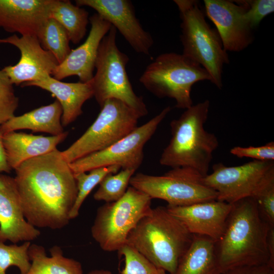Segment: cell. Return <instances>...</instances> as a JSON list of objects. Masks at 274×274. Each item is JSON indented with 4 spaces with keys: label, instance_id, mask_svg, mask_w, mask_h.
Instances as JSON below:
<instances>
[{
    "label": "cell",
    "instance_id": "9c48e42d",
    "mask_svg": "<svg viewBox=\"0 0 274 274\" xmlns=\"http://www.w3.org/2000/svg\"><path fill=\"white\" fill-rule=\"evenodd\" d=\"M140 117L130 107L116 99L107 100L96 119L68 148L61 152L70 163L104 150L124 138L138 126Z\"/></svg>",
    "mask_w": 274,
    "mask_h": 274
},
{
    "label": "cell",
    "instance_id": "603a6c76",
    "mask_svg": "<svg viewBox=\"0 0 274 274\" xmlns=\"http://www.w3.org/2000/svg\"><path fill=\"white\" fill-rule=\"evenodd\" d=\"M216 243L207 236L193 235L191 243L180 258L174 274H222Z\"/></svg>",
    "mask_w": 274,
    "mask_h": 274
},
{
    "label": "cell",
    "instance_id": "7a4b0ae2",
    "mask_svg": "<svg viewBox=\"0 0 274 274\" xmlns=\"http://www.w3.org/2000/svg\"><path fill=\"white\" fill-rule=\"evenodd\" d=\"M270 227L261 216L253 198L233 203L223 235L216 243L221 273L237 267L268 265Z\"/></svg>",
    "mask_w": 274,
    "mask_h": 274
},
{
    "label": "cell",
    "instance_id": "4fadbf2b",
    "mask_svg": "<svg viewBox=\"0 0 274 274\" xmlns=\"http://www.w3.org/2000/svg\"><path fill=\"white\" fill-rule=\"evenodd\" d=\"M0 43L11 44L21 53L17 63L2 69L13 85H22L52 76L59 64L53 54L41 46L36 36L20 37L14 35L0 39Z\"/></svg>",
    "mask_w": 274,
    "mask_h": 274
},
{
    "label": "cell",
    "instance_id": "e575fe53",
    "mask_svg": "<svg viewBox=\"0 0 274 274\" xmlns=\"http://www.w3.org/2000/svg\"><path fill=\"white\" fill-rule=\"evenodd\" d=\"M222 274H274V268L268 265L244 266L230 269Z\"/></svg>",
    "mask_w": 274,
    "mask_h": 274
},
{
    "label": "cell",
    "instance_id": "8d00e7d4",
    "mask_svg": "<svg viewBox=\"0 0 274 274\" xmlns=\"http://www.w3.org/2000/svg\"><path fill=\"white\" fill-rule=\"evenodd\" d=\"M267 248L269 254L268 265L274 268V226H271L267 236Z\"/></svg>",
    "mask_w": 274,
    "mask_h": 274
},
{
    "label": "cell",
    "instance_id": "6da1fadb",
    "mask_svg": "<svg viewBox=\"0 0 274 274\" xmlns=\"http://www.w3.org/2000/svg\"><path fill=\"white\" fill-rule=\"evenodd\" d=\"M14 178L24 216L34 227L66 226L76 200L77 182L69 163L56 149L22 163Z\"/></svg>",
    "mask_w": 274,
    "mask_h": 274
},
{
    "label": "cell",
    "instance_id": "52a82bcc",
    "mask_svg": "<svg viewBox=\"0 0 274 274\" xmlns=\"http://www.w3.org/2000/svg\"><path fill=\"white\" fill-rule=\"evenodd\" d=\"M116 33V29L111 26L99 46L96 73L92 79L93 96L100 107L110 99L121 100L141 118L147 115L148 111L143 97L136 95L132 88L126 70L129 59L119 49Z\"/></svg>",
    "mask_w": 274,
    "mask_h": 274
},
{
    "label": "cell",
    "instance_id": "3957f363",
    "mask_svg": "<svg viewBox=\"0 0 274 274\" xmlns=\"http://www.w3.org/2000/svg\"><path fill=\"white\" fill-rule=\"evenodd\" d=\"M210 101L193 105L170 123L172 137L159 159L161 165L193 170L203 177L208 174L213 153L219 146L216 135L204 129Z\"/></svg>",
    "mask_w": 274,
    "mask_h": 274
},
{
    "label": "cell",
    "instance_id": "1f68e13d",
    "mask_svg": "<svg viewBox=\"0 0 274 274\" xmlns=\"http://www.w3.org/2000/svg\"><path fill=\"white\" fill-rule=\"evenodd\" d=\"M236 4L245 9L246 17L254 29L268 15L274 12L273 0H236Z\"/></svg>",
    "mask_w": 274,
    "mask_h": 274
},
{
    "label": "cell",
    "instance_id": "484cf974",
    "mask_svg": "<svg viewBox=\"0 0 274 274\" xmlns=\"http://www.w3.org/2000/svg\"><path fill=\"white\" fill-rule=\"evenodd\" d=\"M37 37L41 46L53 54L58 64L65 59L72 50L66 30L53 18H48L46 20Z\"/></svg>",
    "mask_w": 274,
    "mask_h": 274
},
{
    "label": "cell",
    "instance_id": "d6986e66",
    "mask_svg": "<svg viewBox=\"0 0 274 274\" xmlns=\"http://www.w3.org/2000/svg\"><path fill=\"white\" fill-rule=\"evenodd\" d=\"M52 0H0V27L24 36H37L49 18Z\"/></svg>",
    "mask_w": 274,
    "mask_h": 274
},
{
    "label": "cell",
    "instance_id": "2e32d148",
    "mask_svg": "<svg viewBox=\"0 0 274 274\" xmlns=\"http://www.w3.org/2000/svg\"><path fill=\"white\" fill-rule=\"evenodd\" d=\"M232 204L216 200L186 206L166 207L192 235L206 236L218 242L224 232Z\"/></svg>",
    "mask_w": 274,
    "mask_h": 274
},
{
    "label": "cell",
    "instance_id": "8fae6325",
    "mask_svg": "<svg viewBox=\"0 0 274 274\" xmlns=\"http://www.w3.org/2000/svg\"><path fill=\"white\" fill-rule=\"evenodd\" d=\"M213 172L201 179L202 183L215 191L217 200L230 204L254 197L274 180V161L253 160L234 166L214 164Z\"/></svg>",
    "mask_w": 274,
    "mask_h": 274
},
{
    "label": "cell",
    "instance_id": "7402d4cb",
    "mask_svg": "<svg viewBox=\"0 0 274 274\" xmlns=\"http://www.w3.org/2000/svg\"><path fill=\"white\" fill-rule=\"evenodd\" d=\"M62 114L61 106L56 99L48 105L13 116L0 126V131L3 134L20 129H28L33 132L60 135L64 132L61 121Z\"/></svg>",
    "mask_w": 274,
    "mask_h": 274
},
{
    "label": "cell",
    "instance_id": "277c9868",
    "mask_svg": "<svg viewBox=\"0 0 274 274\" xmlns=\"http://www.w3.org/2000/svg\"><path fill=\"white\" fill-rule=\"evenodd\" d=\"M193 235L166 207L152 208L128 234V245L157 266L174 274Z\"/></svg>",
    "mask_w": 274,
    "mask_h": 274
},
{
    "label": "cell",
    "instance_id": "83f0119b",
    "mask_svg": "<svg viewBox=\"0 0 274 274\" xmlns=\"http://www.w3.org/2000/svg\"><path fill=\"white\" fill-rule=\"evenodd\" d=\"M135 171L133 168H124L116 173L107 175L99 184V188L93 195L94 199L106 202L119 199L126 192Z\"/></svg>",
    "mask_w": 274,
    "mask_h": 274
},
{
    "label": "cell",
    "instance_id": "e0dca14e",
    "mask_svg": "<svg viewBox=\"0 0 274 274\" xmlns=\"http://www.w3.org/2000/svg\"><path fill=\"white\" fill-rule=\"evenodd\" d=\"M89 22L91 28L87 39L78 47L72 49L65 59L58 65L52 74L55 79L61 81L77 76L83 83L93 79L99 46L112 25L97 13L89 17Z\"/></svg>",
    "mask_w": 274,
    "mask_h": 274
},
{
    "label": "cell",
    "instance_id": "d4e9b609",
    "mask_svg": "<svg viewBox=\"0 0 274 274\" xmlns=\"http://www.w3.org/2000/svg\"><path fill=\"white\" fill-rule=\"evenodd\" d=\"M88 12L70 1L52 0L49 18L55 20L66 30L70 40L79 43L85 37L89 22Z\"/></svg>",
    "mask_w": 274,
    "mask_h": 274
},
{
    "label": "cell",
    "instance_id": "4dcf8cb0",
    "mask_svg": "<svg viewBox=\"0 0 274 274\" xmlns=\"http://www.w3.org/2000/svg\"><path fill=\"white\" fill-rule=\"evenodd\" d=\"M19 106L13 84L3 70H0V126L14 116Z\"/></svg>",
    "mask_w": 274,
    "mask_h": 274
},
{
    "label": "cell",
    "instance_id": "d590c367",
    "mask_svg": "<svg viewBox=\"0 0 274 274\" xmlns=\"http://www.w3.org/2000/svg\"><path fill=\"white\" fill-rule=\"evenodd\" d=\"M2 135L3 134L0 131V173L2 172L10 173L12 169L10 166L8 161L6 150L3 142Z\"/></svg>",
    "mask_w": 274,
    "mask_h": 274
},
{
    "label": "cell",
    "instance_id": "f546056e",
    "mask_svg": "<svg viewBox=\"0 0 274 274\" xmlns=\"http://www.w3.org/2000/svg\"><path fill=\"white\" fill-rule=\"evenodd\" d=\"M118 253L123 257L124 262L119 274H169L128 245L123 246Z\"/></svg>",
    "mask_w": 274,
    "mask_h": 274
},
{
    "label": "cell",
    "instance_id": "5b68a950",
    "mask_svg": "<svg viewBox=\"0 0 274 274\" xmlns=\"http://www.w3.org/2000/svg\"><path fill=\"white\" fill-rule=\"evenodd\" d=\"M174 2L181 20L182 54L204 68L211 77V82L221 89L223 68L229 63V58L218 31L206 21L198 1Z\"/></svg>",
    "mask_w": 274,
    "mask_h": 274
},
{
    "label": "cell",
    "instance_id": "74e56055",
    "mask_svg": "<svg viewBox=\"0 0 274 274\" xmlns=\"http://www.w3.org/2000/svg\"><path fill=\"white\" fill-rule=\"evenodd\" d=\"M87 274H112L111 271L106 269H94L90 271Z\"/></svg>",
    "mask_w": 274,
    "mask_h": 274
},
{
    "label": "cell",
    "instance_id": "8992f818",
    "mask_svg": "<svg viewBox=\"0 0 274 274\" xmlns=\"http://www.w3.org/2000/svg\"><path fill=\"white\" fill-rule=\"evenodd\" d=\"M211 82L208 72L182 54L175 52L159 55L146 68L139 78L149 92L159 98L176 101V107L186 109L193 104L192 86L202 81Z\"/></svg>",
    "mask_w": 274,
    "mask_h": 274
},
{
    "label": "cell",
    "instance_id": "836d02e7",
    "mask_svg": "<svg viewBox=\"0 0 274 274\" xmlns=\"http://www.w3.org/2000/svg\"><path fill=\"white\" fill-rule=\"evenodd\" d=\"M230 153L238 158L248 157L258 161H273L274 142L271 141L258 147L236 146L230 149Z\"/></svg>",
    "mask_w": 274,
    "mask_h": 274
},
{
    "label": "cell",
    "instance_id": "7c38bea8",
    "mask_svg": "<svg viewBox=\"0 0 274 274\" xmlns=\"http://www.w3.org/2000/svg\"><path fill=\"white\" fill-rule=\"evenodd\" d=\"M170 111V107H165L148 122L109 147L69 163L74 174L112 165L136 170L143 160L145 144Z\"/></svg>",
    "mask_w": 274,
    "mask_h": 274
},
{
    "label": "cell",
    "instance_id": "5bb4252c",
    "mask_svg": "<svg viewBox=\"0 0 274 274\" xmlns=\"http://www.w3.org/2000/svg\"><path fill=\"white\" fill-rule=\"evenodd\" d=\"M79 7L92 8L96 13L117 29L133 49L146 55L154 41L150 33L143 28L135 15L132 2L128 0H76Z\"/></svg>",
    "mask_w": 274,
    "mask_h": 274
},
{
    "label": "cell",
    "instance_id": "4316f807",
    "mask_svg": "<svg viewBox=\"0 0 274 274\" xmlns=\"http://www.w3.org/2000/svg\"><path fill=\"white\" fill-rule=\"evenodd\" d=\"M121 169L117 165L100 167L93 168L86 172L79 173L74 175L77 185L78 194L74 205L70 212V219H73L79 215V210L84 201L101 180L110 174H115Z\"/></svg>",
    "mask_w": 274,
    "mask_h": 274
},
{
    "label": "cell",
    "instance_id": "f1b7e54d",
    "mask_svg": "<svg viewBox=\"0 0 274 274\" xmlns=\"http://www.w3.org/2000/svg\"><path fill=\"white\" fill-rule=\"evenodd\" d=\"M30 245V242H25L20 246L6 245L0 242V274H6L11 266H17L20 274H26L31 265L28 255Z\"/></svg>",
    "mask_w": 274,
    "mask_h": 274
},
{
    "label": "cell",
    "instance_id": "44dd1931",
    "mask_svg": "<svg viewBox=\"0 0 274 274\" xmlns=\"http://www.w3.org/2000/svg\"><path fill=\"white\" fill-rule=\"evenodd\" d=\"M67 135V131L49 136L15 131L3 134V142L10 166L15 169L27 160L53 151Z\"/></svg>",
    "mask_w": 274,
    "mask_h": 274
},
{
    "label": "cell",
    "instance_id": "cb8c5ba5",
    "mask_svg": "<svg viewBox=\"0 0 274 274\" xmlns=\"http://www.w3.org/2000/svg\"><path fill=\"white\" fill-rule=\"evenodd\" d=\"M50 252L49 257L43 247L30 244L28 255L31 263L26 274H83L81 263L64 257L59 247H52Z\"/></svg>",
    "mask_w": 274,
    "mask_h": 274
},
{
    "label": "cell",
    "instance_id": "d6a6232c",
    "mask_svg": "<svg viewBox=\"0 0 274 274\" xmlns=\"http://www.w3.org/2000/svg\"><path fill=\"white\" fill-rule=\"evenodd\" d=\"M252 198L263 220L270 226H274V180L267 184Z\"/></svg>",
    "mask_w": 274,
    "mask_h": 274
},
{
    "label": "cell",
    "instance_id": "30bf717a",
    "mask_svg": "<svg viewBox=\"0 0 274 274\" xmlns=\"http://www.w3.org/2000/svg\"><path fill=\"white\" fill-rule=\"evenodd\" d=\"M202 178L192 169L176 167L160 176L136 173L129 185L167 206H186L217 199V193L202 183Z\"/></svg>",
    "mask_w": 274,
    "mask_h": 274
},
{
    "label": "cell",
    "instance_id": "ba28073f",
    "mask_svg": "<svg viewBox=\"0 0 274 274\" xmlns=\"http://www.w3.org/2000/svg\"><path fill=\"white\" fill-rule=\"evenodd\" d=\"M151 200L147 194L130 186L119 199L100 206L91 232L100 248L106 252H118L126 245L130 232L151 210Z\"/></svg>",
    "mask_w": 274,
    "mask_h": 274
},
{
    "label": "cell",
    "instance_id": "9a60e30c",
    "mask_svg": "<svg viewBox=\"0 0 274 274\" xmlns=\"http://www.w3.org/2000/svg\"><path fill=\"white\" fill-rule=\"evenodd\" d=\"M205 14L216 27L224 50L241 52L254 41L245 9L233 1L204 0Z\"/></svg>",
    "mask_w": 274,
    "mask_h": 274
},
{
    "label": "cell",
    "instance_id": "ffe728a7",
    "mask_svg": "<svg viewBox=\"0 0 274 274\" xmlns=\"http://www.w3.org/2000/svg\"><path fill=\"white\" fill-rule=\"evenodd\" d=\"M21 86H35L51 93L61 106L63 127L73 122L82 114L83 104L94 95L92 80L86 83H67L47 75L39 80L22 84Z\"/></svg>",
    "mask_w": 274,
    "mask_h": 274
},
{
    "label": "cell",
    "instance_id": "ac0fdd59",
    "mask_svg": "<svg viewBox=\"0 0 274 274\" xmlns=\"http://www.w3.org/2000/svg\"><path fill=\"white\" fill-rule=\"evenodd\" d=\"M40 234L24 216L14 178L0 173V242H30Z\"/></svg>",
    "mask_w": 274,
    "mask_h": 274
}]
</instances>
